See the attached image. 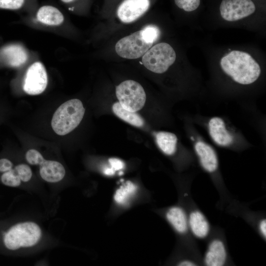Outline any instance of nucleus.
<instances>
[{"label": "nucleus", "mask_w": 266, "mask_h": 266, "mask_svg": "<svg viewBox=\"0 0 266 266\" xmlns=\"http://www.w3.org/2000/svg\"><path fill=\"white\" fill-rule=\"evenodd\" d=\"M116 95L121 106L129 111L140 110L146 101V94L142 86L137 82L128 80L116 88Z\"/></svg>", "instance_id": "obj_5"}, {"label": "nucleus", "mask_w": 266, "mask_h": 266, "mask_svg": "<svg viewBox=\"0 0 266 266\" xmlns=\"http://www.w3.org/2000/svg\"><path fill=\"white\" fill-rule=\"evenodd\" d=\"M173 2L178 9L187 12L196 11L201 4V0H173Z\"/></svg>", "instance_id": "obj_22"}, {"label": "nucleus", "mask_w": 266, "mask_h": 266, "mask_svg": "<svg viewBox=\"0 0 266 266\" xmlns=\"http://www.w3.org/2000/svg\"><path fill=\"white\" fill-rule=\"evenodd\" d=\"M208 129L210 136L218 145L227 147L233 143L234 136L221 118L213 117L210 118L208 123Z\"/></svg>", "instance_id": "obj_10"}, {"label": "nucleus", "mask_w": 266, "mask_h": 266, "mask_svg": "<svg viewBox=\"0 0 266 266\" xmlns=\"http://www.w3.org/2000/svg\"><path fill=\"white\" fill-rule=\"evenodd\" d=\"M13 167L12 163L8 159L2 158L0 159V172L8 171Z\"/></svg>", "instance_id": "obj_28"}, {"label": "nucleus", "mask_w": 266, "mask_h": 266, "mask_svg": "<svg viewBox=\"0 0 266 266\" xmlns=\"http://www.w3.org/2000/svg\"><path fill=\"white\" fill-rule=\"evenodd\" d=\"M0 56L6 64L14 67L23 65L28 59L25 49L18 45L4 47L0 52Z\"/></svg>", "instance_id": "obj_16"}, {"label": "nucleus", "mask_w": 266, "mask_h": 266, "mask_svg": "<svg viewBox=\"0 0 266 266\" xmlns=\"http://www.w3.org/2000/svg\"><path fill=\"white\" fill-rule=\"evenodd\" d=\"M85 109L77 99L68 100L56 110L51 121L53 131L59 135H66L75 129L82 121Z\"/></svg>", "instance_id": "obj_2"}, {"label": "nucleus", "mask_w": 266, "mask_h": 266, "mask_svg": "<svg viewBox=\"0 0 266 266\" xmlns=\"http://www.w3.org/2000/svg\"><path fill=\"white\" fill-rule=\"evenodd\" d=\"M0 179L4 185L11 187L19 186L22 182L14 168L3 172Z\"/></svg>", "instance_id": "obj_21"}, {"label": "nucleus", "mask_w": 266, "mask_h": 266, "mask_svg": "<svg viewBox=\"0 0 266 266\" xmlns=\"http://www.w3.org/2000/svg\"><path fill=\"white\" fill-rule=\"evenodd\" d=\"M166 218L173 229L179 234H186L189 231L188 216L180 206H173L166 213Z\"/></svg>", "instance_id": "obj_15"}, {"label": "nucleus", "mask_w": 266, "mask_h": 266, "mask_svg": "<svg viewBox=\"0 0 266 266\" xmlns=\"http://www.w3.org/2000/svg\"><path fill=\"white\" fill-rule=\"evenodd\" d=\"M141 34L148 42L153 44L159 38L160 31L155 25H147L141 30Z\"/></svg>", "instance_id": "obj_23"}, {"label": "nucleus", "mask_w": 266, "mask_h": 266, "mask_svg": "<svg viewBox=\"0 0 266 266\" xmlns=\"http://www.w3.org/2000/svg\"><path fill=\"white\" fill-rule=\"evenodd\" d=\"M258 229L261 234L263 237L266 239V219H262L261 220L258 224Z\"/></svg>", "instance_id": "obj_29"}, {"label": "nucleus", "mask_w": 266, "mask_h": 266, "mask_svg": "<svg viewBox=\"0 0 266 266\" xmlns=\"http://www.w3.org/2000/svg\"><path fill=\"white\" fill-rule=\"evenodd\" d=\"M42 237L39 226L31 221L21 222L11 227L4 234L3 242L10 250L31 247L38 243Z\"/></svg>", "instance_id": "obj_3"}, {"label": "nucleus", "mask_w": 266, "mask_h": 266, "mask_svg": "<svg viewBox=\"0 0 266 266\" xmlns=\"http://www.w3.org/2000/svg\"><path fill=\"white\" fill-rule=\"evenodd\" d=\"M25 0H0V8L15 10L20 8L24 4Z\"/></svg>", "instance_id": "obj_26"}, {"label": "nucleus", "mask_w": 266, "mask_h": 266, "mask_svg": "<svg viewBox=\"0 0 266 266\" xmlns=\"http://www.w3.org/2000/svg\"><path fill=\"white\" fill-rule=\"evenodd\" d=\"M188 216L189 230L192 234L200 239L206 238L210 233V226L203 213L198 209H194Z\"/></svg>", "instance_id": "obj_13"}, {"label": "nucleus", "mask_w": 266, "mask_h": 266, "mask_svg": "<svg viewBox=\"0 0 266 266\" xmlns=\"http://www.w3.org/2000/svg\"><path fill=\"white\" fill-rule=\"evenodd\" d=\"M256 10V4L253 0H221L219 6L221 17L230 22L248 17Z\"/></svg>", "instance_id": "obj_7"}, {"label": "nucleus", "mask_w": 266, "mask_h": 266, "mask_svg": "<svg viewBox=\"0 0 266 266\" xmlns=\"http://www.w3.org/2000/svg\"><path fill=\"white\" fill-rule=\"evenodd\" d=\"M36 18L40 23L48 26H58L63 23L64 16L56 7L44 5L38 10Z\"/></svg>", "instance_id": "obj_17"}, {"label": "nucleus", "mask_w": 266, "mask_h": 266, "mask_svg": "<svg viewBox=\"0 0 266 266\" xmlns=\"http://www.w3.org/2000/svg\"><path fill=\"white\" fill-rule=\"evenodd\" d=\"M137 191V185L131 181H127L116 190L113 195L114 200L118 205L126 206Z\"/></svg>", "instance_id": "obj_19"}, {"label": "nucleus", "mask_w": 266, "mask_h": 266, "mask_svg": "<svg viewBox=\"0 0 266 266\" xmlns=\"http://www.w3.org/2000/svg\"><path fill=\"white\" fill-rule=\"evenodd\" d=\"M25 158L27 162L32 165H39L45 160L39 151L33 149H30L26 152Z\"/></svg>", "instance_id": "obj_25"}, {"label": "nucleus", "mask_w": 266, "mask_h": 266, "mask_svg": "<svg viewBox=\"0 0 266 266\" xmlns=\"http://www.w3.org/2000/svg\"><path fill=\"white\" fill-rule=\"evenodd\" d=\"M178 266H197L195 262L190 260H181L178 263Z\"/></svg>", "instance_id": "obj_30"}, {"label": "nucleus", "mask_w": 266, "mask_h": 266, "mask_svg": "<svg viewBox=\"0 0 266 266\" xmlns=\"http://www.w3.org/2000/svg\"><path fill=\"white\" fill-rule=\"evenodd\" d=\"M61 0L65 3H69L73 2L74 1H75L77 0Z\"/></svg>", "instance_id": "obj_31"}, {"label": "nucleus", "mask_w": 266, "mask_h": 266, "mask_svg": "<svg viewBox=\"0 0 266 266\" xmlns=\"http://www.w3.org/2000/svg\"><path fill=\"white\" fill-rule=\"evenodd\" d=\"M39 166L40 177L47 182H58L65 176V168L63 165L58 161L45 159Z\"/></svg>", "instance_id": "obj_14"}, {"label": "nucleus", "mask_w": 266, "mask_h": 266, "mask_svg": "<svg viewBox=\"0 0 266 266\" xmlns=\"http://www.w3.org/2000/svg\"><path fill=\"white\" fill-rule=\"evenodd\" d=\"M152 0H122L118 4L116 13L123 23L135 21L150 8Z\"/></svg>", "instance_id": "obj_9"}, {"label": "nucleus", "mask_w": 266, "mask_h": 266, "mask_svg": "<svg viewBox=\"0 0 266 266\" xmlns=\"http://www.w3.org/2000/svg\"><path fill=\"white\" fill-rule=\"evenodd\" d=\"M112 110L117 116L133 126L141 127L144 125V120L140 116L135 112L125 109L119 102L113 104Z\"/></svg>", "instance_id": "obj_20"}, {"label": "nucleus", "mask_w": 266, "mask_h": 266, "mask_svg": "<svg viewBox=\"0 0 266 266\" xmlns=\"http://www.w3.org/2000/svg\"><path fill=\"white\" fill-rule=\"evenodd\" d=\"M108 162L110 165V167L115 171L123 169L125 166L124 162L118 158H110Z\"/></svg>", "instance_id": "obj_27"}, {"label": "nucleus", "mask_w": 266, "mask_h": 266, "mask_svg": "<svg viewBox=\"0 0 266 266\" xmlns=\"http://www.w3.org/2000/svg\"><path fill=\"white\" fill-rule=\"evenodd\" d=\"M152 45L144 39L140 30L120 39L116 44L115 50L122 58L135 59L142 57Z\"/></svg>", "instance_id": "obj_6"}, {"label": "nucleus", "mask_w": 266, "mask_h": 266, "mask_svg": "<svg viewBox=\"0 0 266 266\" xmlns=\"http://www.w3.org/2000/svg\"><path fill=\"white\" fill-rule=\"evenodd\" d=\"M194 149L202 168L210 173L215 172L218 168V159L213 148L207 143L199 140L195 143Z\"/></svg>", "instance_id": "obj_11"}, {"label": "nucleus", "mask_w": 266, "mask_h": 266, "mask_svg": "<svg viewBox=\"0 0 266 266\" xmlns=\"http://www.w3.org/2000/svg\"><path fill=\"white\" fill-rule=\"evenodd\" d=\"M14 169L22 182H27L31 179L33 172L31 167L28 165L19 164L14 167Z\"/></svg>", "instance_id": "obj_24"}, {"label": "nucleus", "mask_w": 266, "mask_h": 266, "mask_svg": "<svg viewBox=\"0 0 266 266\" xmlns=\"http://www.w3.org/2000/svg\"><path fill=\"white\" fill-rule=\"evenodd\" d=\"M176 58L173 48L167 43L161 42L147 50L142 56V63L150 71L163 73L174 63Z\"/></svg>", "instance_id": "obj_4"}, {"label": "nucleus", "mask_w": 266, "mask_h": 266, "mask_svg": "<svg viewBox=\"0 0 266 266\" xmlns=\"http://www.w3.org/2000/svg\"><path fill=\"white\" fill-rule=\"evenodd\" d=\"M155 138L158 146L166 155H173L176 151L177 138L172 133L160 131L155 134Z\"/></svg>", "instance_id": "obj_18"}, {"label": "nucleus", "mask_w": 266, "mask_h": 266, "mask_svg": "<svg viewBox=\"0 0 266 266\" xmlns=\"http://www.w3.org/2000/svg\"><path fill=\"white\" fill-rule=\"evenodd\" d=\"M47 83L45 68L41 63L36 62L33 64L26 72L23 89L29 95H37L45 90Z\"/></svg>", "instance_id": "obj_8"}, {"label": "nucleus", "mask_w": 266, "mask_h": 266, "mask_svg": "<svg viewBox=\"0 0 266 266\" xmlns=\"http://www.w3.org/2000/svg\"><path fill=\"white\" fill-rule=\"evenodd\" d=\"M220 65L226 74L242 85L254 83L261 72L259 65L250 54L238 50H233L224 56Z\"/></svg>", "instance_id": "obj_1"}, {"label": "nucleus", "mask_w": 266, "mask_h": 266, "mask_svg": "<svg viewBox=\"0 0 266 266\" xmlns=\"http://www.w3.org/2000/svg\"><path fill=\"white\" fill-rule=\"evenodd\" d=\"M227 259L224 242L219 238L212 239L208 244L203 256V263L207 266H222Z\"/></svg>", "instance_id": "obj_12"}]
</instances>
